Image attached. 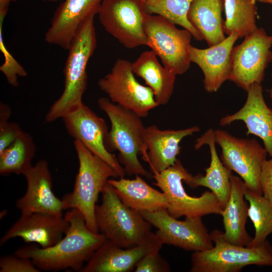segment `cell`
Masks as SVG:
<instances>
[{"mask_svg": "<svg viewBox=\"0 0 272 272\" xmlns=\"http://www.w3.org/2000/svg\"><path fill=\"white\" fill-rule=\"evenodd\" d=\"M28 258L16 255H4L0 258V272H40Z\"/></svg>", "mask_w": 272, "mask_h": 272, "instance_id": "33", "label": "cell"}, {"mask_svg": "<svg viewBox=\"0 0 272 272\" xmlns=\"http://www.w3.org/2000/svg\"><path fill=\"white\" fill-rule=\"evenodd\" d=\"M96 205L95 220L99 232L107 240L123 248L135 246L152 233L151 225L138 211L126 206L108 182Z\"/></svg>", "mask_w": 272, "mask_h": 272, "instance_id": "5", "label": "cell"}, {"mask_svg": "<svg viewBox=\"0 0 272 272\" xmlns=\"http://www.w3.org/2000/svg\"><path fill=\"white\" fill-rule=\"evenodd\" d=\"M157 57L152 50L144 51L131 62V67L152 90L158 105H165L173 94L176 75L162 66Z\"/></svg>", "mask_w": 272, "mask_h": 272, "instance_id": "25", "label": "cell"}, {"mask_svg": "<svg viewBox=\"0 0 272 272\" xmlns=\"http://www.w3.org/2000/svg\"><path fill=\"white\" fill-rule=\"evenodd\" d=\"M239 38L237 33L233 32L222 42L208 48L200 49L190 45V61L201 69L206 92H217L222 84L229 80L232 71V49Z\"/></svg>", "mask_w": 272, "mask_h": 272, "instance_id": "19", "label": "cell"}, {"mask_svg": "<svg viewBox=\"0 0 272 272\" xmlns=\"http://www.w3.org/2000/svg\"><path fill=\"white\" fill-rule=\"evenodd\" d=\"M74 147L79 161L73 191L61 199L64 210L76 209L83 215L88 228L99 232L95 210L100 193L111 178H119L116 172L105 161L89 150L80 141Z\"/></svg>", "mask_w": 272, "mask_h": 272, "instance_id": "4", "label": "cell"}, {"mask_svg": "<svg viewBox=\"0 0 272 272\" xmlns=\"http://www.w3.org/2000/svg\"><path fill=\"white\" fill-rule=\"evenodd\" d=\"M247 188L240 177L232 175L230 197L221 214L225 239L232 244L242 246H247L252 239L246 230L248 207L244 200V193Z\"/></svg>", "mask_w": 272, "mask_h": 272, "instance_id": "23", "label": "cell"}, {"mask_svg": "<svg viewBox=\"0 0 272 272\" xmlns=\"http://www.w3.org/2000/svg\"><path fill=\"white\" fill-rule=\"evenodd\" d=\"M256 0H224L226 20L224 30L228 35L236 32L239 38L245 37L255 31L256 24Z\"/></svg>", "mask_w": 272, "mask_h": 272, "instance_id": "28", "label": "cell"}, {"mask_svg": "<svg viewBox=\"0 0 272 272\" xmlns=\"http://www.w3.org/2000/svg\"><path fill=\"white\" fill-rule=\"evenodd\" d=\"M23 175L27 182L26 190L16 202L21 214L42 212L63 215V202L52 191V176L47 162L39 160Z\"/></svg>", "mask_w": 272, "mask_h": 272, "instance_id": "17", "label": "cell"}, {"mask_svg": "<svg viewBox=\"0 0 272 272\" xmlns=\"http://www.w3.org/2000/svg\"><path fill=\"white\" fill-rule=\"evenodd\" d=\"M139 213L157 229L155 234L163 244L194 252L207 250L214 246L201 217H187L180 221L170 216L166 209Z\"/></svg>", "mask_w": 272, "mask_h": 272, "instance_id": "13", "label": "cell"}, {"mask_svg": "<svg viewBox=\"0 0 272 272\" xmlns=\"http://www.w3.org/2000/svg\"><path fill=\"white\" fill-rule=\"evenodd\" d=\"M193 175L189 173L179 159L175 164L163 171L153 174V183L163 192L167 200L166 209L172 217H202L210 214L221 215L224 210L219 200L212 191H206L200 196L189 195L182 184Z\"/></svg>", "mask_w": 272, "mask_h": 272, "instance_id": "7", "label": "cell"}, {"mask_svg": "<svg viewBox=\"0 0 272 272\" xmlns=\"http://www.w3.org/2000/svg\"><path fill=\"white\" fill-rule=\"evenodd\" d=\"M69 228L62 239L47 248L24 246L14 254L32 260L41 271L72 269L80 271L94 252L106 240L101 233L90 230L85 218L77 209H70L64 215Z\"/></svg>", "mask_w": 272, "mask_h": 272, "instance_id": "1", "label": "cell"}, {"mask_svg": "<svg viewBox=\"0 0 272 272\" xmlns=\"http://www.w3.org/2000/svg\"><path fill=\"white\" fill-rule=\"evenodd\" d=\"M98 85L111 102L141 118L159 106L152 90L137 80L131 62L128 60L117 59L110 72L98 80Z\"/></svg>", "mask_w": 272, "mask_h": 272, "instance_id": "10", "label": "cell"}, {"mask_svg": "<svg viewBox=\"0 0 272 272\" xmlns=\"http://www.w3.org/2000/svg\"><path fill=\"white\" fill-rule=\"evenodd\" d=\"M203 145L209 147L211 162L206 169V174L192 176L186 183L191 188L203 186L209 188L216 196L224 209L231 192L232 171L226 167L218 155L214 139V129L209 128L195 141L194 148L199 149Z\"/></svg>", "mask_w": 272, "mask_h": 272, "instance_id": "22", "label": "cell"}, {"mask_svg": "<svg viewBox=\"0 0 272 272\" xmlns=\"http://www.w3.org/2000/svg\"><path fill=\"white\" fill-rule=\"evenodd\" d=\"M103 0H64L56 9L45 34L47 43L68 50L80 26L98 14Z\"/></svg>", "mask_w": 272, "mask_h": 272, "instance_id": "18", "label": "cell"}, {"mask_svg": "<svg viewBox=\"0 0 272 272\" xmlns=\"http://www.w3.org/2000/svg\"><path fill=\"white\" fill-rule=\"evenodd\" d=\"M69 227V223L63 215L42 212L21 214L1 238L0 246L19 237L26 243H36L42 248L49 247L62 239Z\"/></svg>", "mask_w": 272, "mask_h": 272, "instance_id": "15", "label": "cell"}, {"mask_svg": "<svg viewBox=\"0 0 272 272\" xmlns=\"http://www.w3.org/2000/svg\"><path fill=\"white\" fill-rule=\"evenodd\" d=\"M99 108L108 116L111 128L106 139L109 151L118 152V159L128 175H139L150 178L153 176L143 167L138 154H145V127L141 117L132 111L101 97Z\"/></svg>", "mask_w": 272, "mask_h": 272, "instance_id": "3", "label": "cell"}, {"mask_svg": "<svg viewBox=\"0 0 272 272\" xmlns=\"http://www.w3.org/2000/svg\"><path fill=\"white\" fill-rule=\"evenodd\" d=\"M200 130L198 126L173 130H162L155 125L146 127L145 154L142 158L149 163L153 174L173 165L180 152L182 140Z\"/></svg>", "mask_w": 272, "mask_h": 272, "instance_id": "21", "label": "cell"}, {"mask_svg": "<svg viewBox=\"0 0 272 272\" xmlns=\"http://www.w3.org/2000/svg\"><path fill=\"white\" fill-rule=\"evenodd\" d=\"M8 11H0V49L4 57V62L0 66V71L4 75L8 83L13 87L19 85L18 78L26 77L27 73L8 51L4 43L3 25Z\"/></svg>", "mask_w": 272, "mask_h": 272, "instance_id": "31", "label": "cell"}, {"mask_svg": "<svg viewBox=\"0 0 272 272\" xmlns=\"http://www.w3.org/2000/svg\"><path fill=\"white\" fill-rule=\"evenodd\" d=\"M210 235L214 246L193 253L190 271L239 272L250 265L272 266V246L267 240L258 246L247 247L227 241L219 230H213Z\"/></svg>", "mask_w": 272, "mask_h": 272, "instance_id": "6", "label": "cell"}, {"mask_svg": "<svg viewBox=\"0 0 272 272\" xmlns=\"http://www.w3.org/2000/svg\"><path fill=\"white\" fill-rule=\"evenodd\" d=\"M259 3L268 4L272 5V0H256Z\"/></svg>", "mask_w": 272, "mask_h": 272, "instance_id": "38", "label": "cell"}, {"mask_svg": "<svg viewBox=\"0 0 272 272\" xmlns=\"http://www.w3.org/2000/svg\"><path fill=\"white\" fill-rule=\"evenodd\" d=\"M145 30L147 45L159 57L163 65L175 75L189 69V47L192 34L186 29H179L175 24L158 15L147 14Z\"/></svg>", "mask_w": 272, "mask_h": 272, "instance_id": "8", "label": "cell"}, {"mask_svg": "<svg viewBox=\"0 0 272 272\" xmlns=\"http://www.w3.org/2000/svg\"><path fill=\"white\" fill-rule=\"evenodd\" d=\"M244 198L249 202L248 217L255 229L254 236L247 247H257L263 244L272 233V203L248 188Z\"/></svg>", "mask_w": 272, "mask_h": 272, "instance_id": "29", "label": "cell"}, {"mask_svg": "<svg viewBox=\"0 0 272 272\" xmlns=\"http://www.w3.org/2000/svg\"><path fill=\"white\" fill-rule=\"evenodd\" d=\"M22 132L16 122H8L0 126V154L10 146Z\"/></svg>", "mask_w": 272, "mask_h": 272, "instance_id": "34", "label": "cell"}, {"mask_svg": "<svg viewBox=\"0 0 272 272\" xmlns=\"http://www.w3.org/2000/svg\"><path fill=\"white\" fill-rule=\"evenodd\" d=\"M193 0H143L145 12L163 16L189 31L199 41L201 37L187 19V13Z\"/></svg>", "mask_w": 272, "mask_h": 272, "instance_id": "30", "label": "cell"}, {"mask_svg": "<svg viewBox=\"0 0 272 272\" xmlns=\"http://www.w3.org/2000/svg\"><path fill=\"white\" fill-rule=\"evenodd\" d=\"M17 0H0V10H8L11 3L15 2Z\"/></svg>", "mask_w": 272, "mask_h": 272, "instance_id": "37", "label": "cell"}, {"mask_svg": "<svg viewBox=\"0 0 272 272\" xmlns=\"http://www.w3.org/2000/svg\"><path fill=\"white\" fill-rule=\"evenodd\" d=\"M160 250H154L145 255L137 263L135 272H169V263L159 253Z\"/></svg>", "mask_w": 272, "mask_h": 272, "instance_id": "32", "label": "cell"}, {"mask_svg": "<svg viewBox=\"0 0 272 272\" xmlns=\"http://www.w3.org/2000/svg\"><path fill=\"white\" fill-rule=\"evenodd\" d=\"M263 197L272 203V157L263 163L260 175Z\"/></svg>", "mask_w": 272, "mask_h": 272, "instance_id": "35", "label": "cell"}, {"mask_svg": "<svg viewBox=\"0 0 272 272\" xmlns=\"http://www.w3.org/2000/svg\"><path fill=\"white\" fill-rule=\"evenodd\" d=\"M62 119L67 132L72 138L80 141L92 153L107 162L119 178L124 177L125 173L123 167L106 147L105 142L109 131L104 119L84 103Z\"/></svg>", "mask_w": 272, "mask_h": 272, "instance_id": "14", "label": "cell"}, {"mask_svg": "<svg viewBox=\"0 0 272 272\" xmlns=\"http://www.w3.org/2000/svg\"><path fill=\"white\" fill-rule=\"evenodd\" d=\"M36 152L32 137L23 131L16 140L0 154V174H22L33 165L32 161Z\"/></svg>", "mask_w": 272, "mask_h": 272, "instance_id": "27", "label": "cell"}, {"mask_svg": "<svg viewBox=\"0 0 272 272\" xmlns=\"http://www.w3.org/2000/svg\"><path fill=\"white\" fill-rule=\"evenodd\" d=\"M271 79H272V74H271ZM268 92L269 97L272 100V87L269 89V90H268Z\"/></svg>", "mask_w": 272, "mask_h": 272, "instance_id": "39", "label": "cell"}, {"mask_svg": "<svg viewBox=\"0 0 272 272\" xmlns=\"http://www.w3.org/2000/svg\"><path fill=\"white\" fill-rule=\"evenodd\" d=\"M12 113L10 106L5 103L1 102L0 103V126L8 122Z\"/></svg>", "mask_w": 272, "mask_h": 272, "instance_id": "36", "label": "cell"}, {"mask_svg": "<svg viewBox=\"0 0 272 272\" xmlns=\"http://www.w3.org/2000/svg\"><path fill=\"white\" fill-rule=\"evenodd\" d=\"M88 17L80 26L70 47L63 69L64 89L46 114V122H52L79 107L87 89V67L97 45L94 19Z\"/></svg>", "mask_w": 272, "mask_h": 272, "instance_id": "2", "label": "cell"}, {"mask_svg": "<svg viewBox=\"0 0 272 272\" xmlns=\"http://www.w3.org/2000/svg\"><path fill=\"white\" fill-rule=\"evenodd\" d=\"M143 0H103L98 13L106 32L128 49L147 45Z\"/></svg>", "mask_w": 272, "mask_h": 272, "instance_id": "11", "label": "cell"}, {"mask_svg": "<svg viewBox=\"0 0 272 272\" xmlns=\"http://www.w3.org/2000/svg\"><path fill=\"white\" fill-rule=\"evenodd\" d=\"M224 9V0H193L188 12V20L209 47L226 38Z\"/></svg>", "mask_w": 272, "mask_h": 272, "instance_id": "26", "label": "cell"}, {"mask_svg": "<svg viewBox=\"0 0 272 272\" xmlns=\"http://www.w3.org/2000/svg\"><path fill=\"white\" fill-rule=\"evenodd\" d=\"M214 139L221 149V160L244 181L247 188L262 195L260 175L267 153L254 139H240L222 129H214Z\"/></svg>", "mask_w": 272, "mask_h": 272, "instance_id": "9", "label": "cell"}, {"mask_svg": "<svg viewBox=\"0 0 272 272\" xmlns=\"http://www.w3.org/2000/svg\"><path fill=\"white\" fill-rule=\"evenodd\" d=\"M108 182L123 203L133 210L154 212L167 208L164 193L148 184L141 175H136L133 179L110 178Z\"/></svg>", "mask_w": 272, "mask_h": 272, "instance_id": "24", "label": "cell"}, {"mask_svg": "<svg viewBox=\"0 0 272 272\" xmlns=\"http://www.w3.org/2000/svg\"><path fill=\"white\" fill-rule=\"evenodd\" d=\"M244 37L241 44L233 48L229 80L247 92L254 83H261L265 71L272 61V35H268L263 28H258Z\"/></svg>", "mask_w": 272, "mask_h": 272, "instance_id": "12", "label": "cell"}, {"mask_svg": "<svg viewBox=\"0 0 272 272\" xmlns=\"http://www.w3.org/2000/svg\"><path fill=\"white\" fill-rule=\"evenodd\" d=\"M43 1H46V2H56L58 1H60L61 0H43Z\"/></svg>", "mask_w": 272, "mask_h": 272, "instance_id": "40", "label": "cell"}, {"mask_svg": "<svg viewBox=\"0 0 272 272\" xmlns=\"http://www.w3.org/2000/svg\"><path fill=\"white\" fill-rule=\"evenodd\" d=\"M163 244L152 233L142 242L129 248H123L106 240L94 252L81 272H129L147 253L160 250Z\"/></svg>", "mask_w": 272, "mask_h": 272, "instance_id": "16", "label": "cell"}, {"mask_svg": "<svg viewBox=\"0 0 272 272\" xmlns=\"http://www.w3.org/2000/svg\"><path fill=\"white\" fill-rule=\"evenodd\" d=\"M243 106L235 113L221 118L219 124L224 126L236 121H243L247 134H253L263 142L267 154L272 157V109L266 104L261 83H254L247 91Z\"/></svg>", "mask_w": 272, "mask_h": 272, "instance_id": "20", "label": "cell"}]
</instances>
